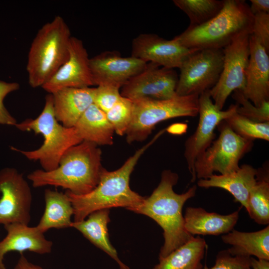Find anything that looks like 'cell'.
Instances as JSON below:
<instances>
[{
  "label": "cell",
  "mask_w": 269,
  "mask_h": 269,
  "mask_svg": "<svg viewBox=\"0 0 269 269\" xmlns=\"http://www.w3.org/2000/svg\"><path fill=\"white\" fill-rule=\"evenodd\" d=\"M67 60L42 88L49 94L67 88L94 86L90 58L82 41L71 36Z\"/></svg>",
  "instance_id": "14"
},
{
  "label": "cell",
  "mask_w": 269,
  "mask_h": 269,
  "mask_svg": "<svg viewBox=\"0 0 269 269\" xmlns=\"http://www.w3.org/2000/svg\"><path fill=\"white\" fill-rule=\"evenodd\" d=\"M252 33L269 51V13H259L254 15Z\"/></svg>",
  "instance_id": "34"
},
{
  "label": "cell",
  "mask_w": 269,
  "mask_h": 269,
  "mask_svg": "<svg viewBox=\"0 0 269 269\" xmlns=\"http://www.w3.org/2000/svg\"><path fill=\"white\" fill-rule=\"evenodd\" d=\"M71 37L70 30L60 15L39 29L28 54L26 70L31 87H42L67 60Z\"/></svg>",
  "instance_id": "6"
},
{
  "label": "cell",
  "mask_w": 269,
  "mask_h": 269,
  "mask_svg": "<svg viewBox=\"0 0 269 269\" xmlns=\"http://www.w3.org/2000/svg\"><path fill=\"white\" fill-rule=\"evenodd\" d=\"M250 269H269V260L251 257Z\"/></svg>",
  "instance_id": "38"
},
{
  "label": "cell",
  "mask_w": 269,
  "mask_h": 269,
  "mask_svg": "<svg viewBox=\"0 0 269 269\" xmlns=\"http://www.w3.org/2000/svg\"><path fill=\"white\" fill-rule=\"evenodd\" d=\"M15 127L20 131L33 132L43 136V142L37 149L24 150L13 146L11 149L29 160L38 161L45 171L56 168L66 151L83 141L74 127H66L56 120L51 94L46 95L44 108L38 117L26 119Z\"/></svg>",
  "instance_id": "5"
},
{
  "label": "cell",
  "mask_w": 269,
  "mask_h": 269,
  "mask_svg": "<svg viewBox=\"0 0 269 269\" xmlns=\"http://www.w3.org/2000/svg\"><path fill=\"white\" fill-rule=\"evenodd\" d=\"M102 151L94 143L83 141L69 148L58 167L51 171L35 170L27 175L34 187H59L75 195H84L98 184L103 167Z\"/></svg>",
  "instance_id": "3"
},
{
  "label": "cell",
  "mask_w": 269,
  "mask_h": 269,
  "mask_svg": "<svg viewBox=\"0 0 269 269\" xmlns=\"http://www.w3.org/2000/svg\"><path fill=\"white\" fill-rule=\"evenodd\" d=\"M222 241L232 246L228 251L233 256L256 257L258 259L269 260V226L253 232L237 230L222 236Z\"/></svg>",
  "instance_id": "23"
},
{
  "label": "cell",
  "mask_w": 269,
  "mask_h": 269,
  "mask_svg": "<svg viewBox=\"0 0 269 269\" xmlns=\"http://www.w3.org/2000/svg\"><path fill=\"white\" fill-rule=\"evenodd\" d=\"M240 209L228 215H221L207 212L201 207H187L184 216L185 229L193 236L227 234L237 224Z\"/></svg>",
  "instance_id": "20"
},
{
  "label": "cell",
  "mask_w": 269,
  "mask_h": 269,
  "mask_svg": "<svg viewBox=\"0 0 269 269\" xmlns=\"http://www.w3.org/2000/svg\"><path fill=\"white\" fill-rule=\"evenodd\" d=\"M198 95L175 96L166 100L140 99L132 101L133 115L126 132L129 143L146 139L155 126L162 121L198 114Z\"/></svg>",
  "instance_id": "7"
},
{
  "label": "cell",
  "mask_w": 269,
  "mask_h": 269,
  "mask_svg": "<svg viewBox=\"0 0 269 269\" xmlns=\"http://www.w3.org/2000/svg\"><path fill=\"white\" fill-rule=\"evenodd\" d=\"M250 1L251 5L250 8L254 15L259 13L269 12V0H251Z\"/></svg>",
  "instance_id": "36"
},
{
  "label": "cell",
  "mask_w": 269,
  "mask_h": 269,
  "mask_svg": "<svg viewBox=\"0 0 269 269\" xmlns=\"http://www.w3.org/2000/svg\"><path fill=\"white\" fill-rule=\"evenodd\" d=\"M89 64L94 85L121 88L142 71L147 63L132 56L122 57L116 51H106L90 58Z\"/></svg>",
  "instance_id": "16"
},
{
  "label": "cell",
  "mask_w": 269,
  "mask_h": 269,
  "mask_svg": "<svg viewBox=\"0 0 269 269\" xmlns=\"http://www.w3.org/2000/svg\"><path fill=\"white\" fill-rule=\"evenodd\" d=\"M206 246L203 238L194 237L166 257L159 259L152 269H202L201 261Z\"/></svg>",
  "instance_id": "26"
},
{
  "label": "cell",
  "mask_w": 269,
  "mask_h": 269,
  "mask_svg": "<svg viewBox=\"0 0 269 269\" xmlns=\"http://www.w3.org/2000/svg\"><path fill=\"white\" fill-rule=\"evenodd\" d=\"M223 49L196 50L179 68L176 88L177 96L200 95L217 83L223 65Z\"/></svg>",
  "instance_id": "9"
},
{
  "label": "cell",
  "mask_w": 269,
  "mask_h": 269,
  "mask_svg": "<svg viewBox=\"0 0 269 269\" xmlns=\"http://www.w3.org/2000/svg\"><path fill=\"white\" fill-rule=\"evenodd\" d=\"M197 49H189L174 38L166 40L154 34H141L132 42V56L146 63L180 68L187 58Z\"/></svg>",
  "instance_id": "15"
},
{
  "label": "cell",
  "mask_w": 269,
  "mask_h": 269,
  "mask_svg": "<svg viewBox=\"0 0 269 269\" xmlns=\"http://www.w3.org/2000/svg\"><path fill=\"white\" fill-rule=\"evenodd\" d=\"M233 93L232 97L238 105L237 114L256 122H269V101L257 107L245 97L241 90H236Z\"/></svg>",
  "instance_id": "31"
},
{
  "label": "cell",
  "mask_w": 269,
  "mask_h": 269,
  "mask_svg": "<svg viewBox=\"0 0 269 269\" xmlns=\"http://www.w3.org/2000/svg\"><path fill=\"white\" fill-rule=\"evenodd\" d=\"M133 110L132 100L123 96L106 113L114 132L118 135L126 134L131 124Z\"/></svg>",
  "instance_id": "30"
},
{
  "label": "cell",
  "mask_w": 269,
  "mask_h": 269,
  "mask_svg": "<svg viewBox=\"0 0 269 269\" xmlns=\"http://www.w3.org/2000/svg\"><path fill=\"white\" fill-rule=\"evenodd\" d=\"M250 218L259 224L269 223V176L262 175L257 178L252 187L246 209Z\"/></svg>",
  "instance_id": "27"
},
{
  "label": "cell",
  "mask_w": 269,
  "mask_h": 269,
  "mask_svg": "<svg viewBox=\"0 0 269 269\" xmlns=\"http://www.w3.org/2000/svg\"><path fill=\"white\" fill-rule=\"evenodd\" d=\"M19 85L16 82H7L0 80V124L15 126L16 119L11 115L3 104V100L9 93L18 90Z\"/></svg>",
  "instance_id": "35"
},
{
  "label": "cell",
  "mask_w": 269,
  "mask_h": 269,
  "mask_svg": "<svg viewBox=\"0 0 269 269\" xmlns=\"http://www.w3.org/2000/svg\"><path fill=\"white\" fill-rule=\"evenodd\" d=\"M74 128L83 141L98 146L113 143L114 129L106 113L94 103L84 112Z\"/></svg>",
  "instance_id": "24"
},
{
  "label": "cell",
  "mask_w": 269,
  "mask_h": 269,
  "mask_svg": "<svg viewBox=\"0 0 269 269\" xmlns=\"http://www.w3.org/2000/svg\"><path fill=\"white\" fill-rule=\"evenodd\" d=\"M109 209L92 212L87 219L73 222L71 227L79 231L87 239L100 249L119 265L120 269H130L119 259L116 250L112 245L109 238L108 224L110 222Z\"/></svg>",
  "instance_id": "22"
},
{
  "label": "cell",
  "mask_w": 269,
  "mask_h": 269,
  "mask_svg": "<svg viewBox=\"0 0 269 269\" xmlns=\"http://www.w3.org/2000/svg\"><path fill=\"white\" fill-rule=\"evenodd\" d=\"M174 4L190 19L189 26L202 24L215 16L222 8L224 0H174Z\"/></svg>",
  "instance_id": "28"
},
{
  "label": "cell",
  "mask_w": 269,
  "mask_h": 269,
  "mask_svg": "<svg viewBox=\"0 0 269 269\" xmlns=\"http://www.w3.org/2000/svg\"><path fill=\"white\" fill-rule=\"evenodd\" d=\"M120 89L110 85L98 86L95 88L94 104L107 112L121 98Z\"/></svg>",
  "instance_id": "33"
},
{
  "label": "cell",
  "mask_w": 269,
  "mask_h": 269,
  "mask_svg": "<svg viewBox=\"0 0 269 269\" xmlns=\"http://www.w3.org/2000/svg\"><path fill=\"white\" fill-rule=\"evenodd\" d=\"M224 121L235 133L245 139L269 141V122H256L237 112Z\"/></svg>",
  "instance_id": "29"
},
{
  "label": "cell",
  "mask_w": 269,
  "mask_h": 269,
  "mask_svg": "<svg viewBox=\"0 0 269 269\" xmlns=\"http://www.w3.org/2000/svg\"><path fill=\"white\" fill-rule=\"evenodd\" d=\"M244 33L223 49V69L216 84L210 90L215 105L222 110L230 94L236 90L243 91L250 56L249 37Z\"/></svg>",
  "instance_id": "10"
},
{
  "label": "cell",
  "mask_w": 269,
  "mask_h": 269,
  "mask_svg": "<svg viewBox=\"0 0 269 269\" xmlns=\"http://www.w3.org/2000/svg\"><path fill=\"white\" fill-rule=\"evenodd\" d=\"M95 88H67L52 94L56 120L63 126L74 127L87 109L94 103Z\"/></svg>",
  "instance_id": "19"
},
{
  "label": "cell",
  "mask_w": 269,
  "mask_h": 269,
  "mask_svg": "<svg viewBox=\"0 0 269 269\" xmlns=\"http://www.w3.org/2000/svg\"><path fill=\"white\" fill-rule=\"evenodd\" d=\"M250 264L251 257L233 256L224 250L217 255L214 266L209 268L205 265L202 269H250Z\"/></svg>",
  "instance_id": "32"
},
{
  "label": "cell",
  "mask_w": 269,
  "mask_h": 269,
  "mask_svg": "<svg viewBox=\"0 0 269 269\" xmlns=\"http://www.w3.org/2000/svg\"><path fill=\"white\" fill-rule=\"evenodd\" d=\"M259 171L249 164H243L235 171L224 175L213 174L206 179H200L197 182L199 187L208 188L217 187L230 192L236 202L247 207L249 194L255 184Z\"/></svg>",
  "instance_id": "21"
},
{
  "label": "cell",
  "mask_w": 269,
  "mask_h": 269,
  "mask_svg": "<svg viewBox=\"0 0 269 269\" xmlns=\"http://www.w3.org/2000/svg\"><path fill=\"white\" fill-rule=\"evenodd\" d=\"M217 127L219 137L195 162V172L199 179H208L214 172L224 175L236 171L240 159L253 146V141L237 134L224 121Z\"/></svg>",
  "instance_id": "8"
},
{
  "label": "cell",
  "mask_w": 269,
  "mask_h": 269,
  "mask_svg": "<svg viewBox=\"0 0 269 269\" xmlns=\"http://www.w3.org/2000/svg\"><path fill=\"white\" fill-rule=\"evenodd\" d=\"M163 132L137 149L119 169L109 171L104 168L98 184L91 192L78 195L65 191L73 208L74 222L84 220L93 212L113 207L133 211L142 203L144 197L130 187V176L140 157Z\"/></svg>",
  "instance_id": "1"
},
{
  "label": "cell",
  "mask_w": 269,
  "mask_h": 269,
  "mask_svg": "<svg viewBox=\"0 0 269 269\" xmlns=\"http://www.w3.org/2000/svg\"><path fill=\"white\" fill-rule=\"evenodd\" d=\"M0 224L28 225L32 196L22 173L14 168L0 170Z\"/></svg>",
  "instance_id": "12"
},
{
  "label": "cell",
  "mask_w": 269,
  "mask_h": 269,
  "mask_svg": "<svg viewBox=\"0 0 269 269\" xmlns=\"http://www.w3.org/2000/svg\"><path fill=\"white\" fill-rule=\"evenodd\" d=\"M254 14L243 0H224L220 11L206 22L188 26L174 38L192 49H223L244 33H252Z\"/></svg>",
  "instance_id": "4"
},
{
  "label": "cell",
  "mask_w": 269,
  "mask_h": 269,
  "mask_svg": "<svg viewBox=\"0 0 269 269\" xmlns=\"http://www.w3.org/2000/svg\"><path fill=\"white\" fill-rule=\"evenodd\" d=\"M250 56L242 92L255 106L269 101V52L252 34L249 37Z\"/></svg>",
  "instance_id": "17"
},
{
  "label": "cell",
  "mask_w": 269,
  "mask_h": 269,
  "mask_svg": "<svg viewBox=\"0 0 269 269\" xmlns=\"http://www.w3.org/2000/svg\"><path fill=\"white\" fill-rule=\"evenodd\" d=\"M45 209L39 223L36 226L44 233L50 229L71 227L73 208L64 193L46 189L44 193Z\"/></svg>",
  "instance_id": "25"
},
{
  "label": "cell",
  "mask_w": 269,
  "mask_h": 269,
  "mask_svg": "<svg viewBox=\"0 0 269 269\" xmlns=\"http://www.w3.org/2000/svg\"><path fill=\"white\" fill-rule=\"evenodd\" d=\"M13 269H44L41 267L29 262L27 259L21 254Z\"/></svg>",
  "instance_id": "37"
},
{
  "label": "cell",
  "mask_w": 269,
  "mask_h": 269,
  "mask_svg": "<svg viewBox=\"0 0 269 269\" xmlns=\"http://www.w3.org/2000/svg\"><path fill=\"white\" fill-rule=\"evenodd\" d=\"M210 90L199 95L198 124L194 133L185 142L184 156L191 175V181L196 179L194 163L197 158L210 146L215 137L214 131L218 125L237 112L238 105L232 104L225 111L219 109L214 104Z\"/></svg>",
  "instance_id": "11"
},
{
  "label": "cell",
  "mask_w": 269,
  "mask_h": 269,
  "mask_svg": "<svg viewBox=\"0 0 269 269\" xmlns=\"http://www.w3.org/2000/svg\"><path fill=\"white\" fill-rule=\"evenodd\" d=\"M178 180L177 174L170 170L163 171L157 187L133 211L151 218L163 229L164 243L159 259L166 257L194 237L185 229L182 208L188 199L195 196L197 186H193L185 193L177 194L173 187Z\"/></svg>",
  "instance_id": "2"
},
{
  "label": "cell",
  "mask_w": 269,
  "mask_h": 269,
  "mask_svg": "<svg viewBox=\"0 0 269 269\" xmlns=\"http://www.w3.org/2000/svg\"><path fill=\"white\" fill-rule=\"evenodd\" d=\"M178 76L174 69L149 62L121 88L122 96L132 101L166 100L175 96Z\"/></svg>",
  "instance_id": "13"
},
{
  "label": "cell",
  "mask_w": 269,
  "mask_h": 269,
  "mask_svg": "<svg viewBox=\"0 0 269 269\" xmlns=\"http://www.w3.org/2000/svg\"><path fill=\"white\" fill-rule=\"evenodd\" d=\"M7 234L0 241V269H6L4 257L9 252L29 251L39 255L51 253L53 242L47 239L36 226L30 227L21 223L3 226Z\"/></svg>",
  "instance_id": "18"
}]
</instances>
